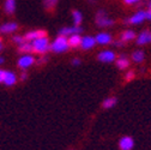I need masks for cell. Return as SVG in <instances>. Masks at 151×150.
<instances>
[{"label":"cell","mask_w":151,"mask_h":150,"mask_svg":"<svg viewBox=\"0 0 151 150\" xmlns=\"http://www.w3.org/2000/svg\"><path fill=\"white\" fill-rule=\"evenodd\" d=\"M95 22H96V25L100 27V28H109V27H113L115 24V21L111 19V18L108 16V13L103 9H100L96 12Z\"/></svg>","instance_id":"6da1fadb"},{"label":"cell","mask_w":151,"mask_h":150,"mask_svg":"<svg viewBox=\"0 0 151 150\" xmlns=\"http://www.w3.org/2000/svg\"><path fill=\"white\" fill-rule=\"evenodd\" d=\"M68 48H70V46H68V37H66V36L59 35L50 43V50L54 52V53H58V54L66 52Z\"/></svg>","instance_id":"7a4b0ae2"},{"label":"cell","mask_w":151,"mask_h":150,"mask_svg":"<svg viewBox=\"0 0 151 150\" xmlns=\"http://www.w3.org/2000/svg\"><path fill=\"white\" fill-rule=\"evenodd\" d=\"M31 46H32V52L39 54H46L48 50H50V42L47 39V36L31 41Z\"/></svg>","instance_id":"3957f363"},{"label":"cell","mask_w":151,"mask_h":150,"mask_svg":"<svg viewBox=\"0 0 151 150\" xmlns=\"http://www.w3.org/2000/svg\"><path fill=\"white\" fill-rule=\"evenodd\" d=\"M144 21H146V11L144 10H139L136 13H133L131 17L126 18L124 21L125 24H131V25H138L142 24Z\"/></svg>","instance_id":"277c9868"},{"label":"cell","mask_w":151,"mask_h":150,"mask_svg":"<svg viewBox=\"0 0 151 150\" xmlns=\"http://www.w3.org/2000/svg\"><path fill=\"white\" fill-rule=\"evenodd\" d=\"M97 60L101 63H104V64H109V63H113L116 60V54L114 50L104 49L97 54Z\"/></svg>","instance_id":"5b68a950"},{"label":"cell","mask_w":151,"mask_h":150,"mask_svg":"<svg viewBox=\"0 0 151 150\" xmlns=\"http://www.w3.org/2000/svg\"><path fill=\"white\" fill-rule=\"evenodd\" d=\"M95 40H96V43L100 46H108L113 42V36L107 31H101L96 34Z\"/></svg>","instance_id":"8992f818"},{"label":"cell","mask_w":151,"mask_h":150,"mask_svg":"<svg viewBox=\"0 0 151 150\" xmlns=\"http://www.w3.org/2000/svg\"><path fill=\"white\" fill-rule=\"evenodd\" d=\"M97 43H96V40H95V36H90V35H85V36H82V42H81V46L79 48L83 49V50H90L91 48H93Z\"/></svg>","instance_id":"52a82bcc"},{"label":"cell","mask_w":151,"mask_h":150,"mask_svg":"<svg viewBox=\"0 0 151 150\" xmlns=\"http://www.w3.org/2000/svg\"><path fill=\"white\" fill-rule=\"evenodd\" d=\"M136 43L138 46H145V45L151 43V31L150 30L140 31L136 37Z\"/></svg>","instance_id":"ba28073f"},{"label":"cell","mask_w":151,"mask_h":150,"mask_svg":"<svg viewBox=\"0 0 151 150\" xmlns=\"http://www.w3.org/2000/svg\"><path fill=\"white\" fill-rule=\"evenodd\" d=\"M83 32V28L82 25H72V27H64L59 30V35L61 36H71L74 34H82Z\"/></svg>","instance_id":"9c48e42d"},{"label":"cell","mask_w":151,"mask_h":150,"mask_svg":"<svg viewBox=\"0 0 151 150\" xmlns=\"http://www.w3.org/2000/svg\"><path fill=\"white\" fill-rule=\"evenodd\" d=\"M34 63H35V59L31 54H24L19 58V60H18V66H19L22 70H27Z\"/></svg>","instance_id":"30bf717a"},{"label":"cell","mask_w":151,"mask_h":150,"mask_svg":"<svg viewBox=\"0 0 151 150\" xmlns=\"http://www.w3.org/2000/svg\"><path fill=\"white\" fill-rule=\"evenodd\" d=\"M46 36H47V32L45 30H32V31H29L24 35V40L28 42H31L34 40L41 39V37H46Z\"/></svg>","instance_id":"8fae6325"},{"label":"cell","mask_w":151,"mask_h":150,"mask_svg":"<svg viewBox=\"0 0 151 150\" xmlns=\"http://www.w3.org/2000/svg\"><path fill=\"white\" fill-rule=\"evenodd\" d=\"M134 146V141L129 136H124L119 141V148L120 150H132Z\"/></svg>","instance_id":"7c38bea8"},{"label":"cell","mask_w":151,"mask_h":150,"mask_svg":"<svg viewBox=\"0 0 151 150\" xmlns=\"http://www.w3.org/2000/svg\"><path fill=\"white\" fill-rule=\"evenodd\" d=\"M115 65L119 70H126L127 67H129V59L125 54H121V55H119V58H116Z\"/></svg>","instance_id":"4fadbf2b"},{"label":"cell","mask_w":151,"mask_h":150,"mask_svg":"<svg viewBox=\"0 0 151 150\" xmlns=\"http://www.w3.org/2000/svg\"><path fill=\"white\" fill-rule=\"evenodd\" d=\"M136 37H137L136 32H134L133 30H129V29H127V30H125V31H122V32L120 34V40L124 41L125 43L136 40Z\"/></svg>","instance_id":"5bb4252c"},{"label":"cell","mask_w":151,"mask_h":150,"mask_svg":"<svg viewBox=\"0 0 151 150\" xmlns=\"http://www.w3.org/2000/svg\"><path fill=\"white\" fill-rule=\"evenodd\" d=\"M82 42V36L81 34H74L68 36V46L70 48H78Z\"/></svg>","instance_id":"9a60e30c"},{"label":"cell","mask_w":151,"mask_h":150,"mask_svg":"<svg viewBox=\"0 0 151 150\" xmlns=\"http://www.w3.org/2000/svg\"><path fill=\"white\" fill-rule=\"evenodd\" d=\"M131 58H132V61H133V63L140 64V63H143L144 59H145V53H144L142 49H137V50H134L133 53H132Z\"/></svg>","instance_id":"2e32d148"},{"label":"cell","mask_w":151,"mask_h":150,"mask_svg":"<svg viewBox=\"0 0 151 150\" xmlns=\"http://www.w3.org/2000/svg\"><path fill=\"white\" fill-rule=\"evenodd\" d=\"M18 29V24L17 23H6V24H3L0 27V32L3 34H10V32H13Z\"/></svg>","instance_id":"e0dca14e"},{"label":"cell","mask_w":151,"mask_h":150,"mask_svg":"<svg viewBox=\"0 0 151 150\" xmlns=\"http://www.w3.org/2000/svg\"><path fill=\"white\" fill-rule=\"evenodd\" d=\"M16 82H17V76H16V74H14L13 72L7 71V72H6V74H5V79H4L5 85L11 87V85H14V84H16Z\"/></svg>","instance_id":"ac0fdd59"},{"label":"cell","mask_w":151,"mask_h":150,"mask_svg":"<svg viewBox=\"0 0 151 150\" xmlns=\"http://www.w3.org/2000/svg\"><path fill=\"white\" fill-rule=\"evenodd\" d=\"M72 19H73V25H82L83 22V14L78 10L72 11Z\"/></svg>","instance_id":"d6986e66"},{"label":"cell","mask_w":151,"mask_h":150,"mask_svg":"<svg viewBox=\"0 0 151 150\" xmlns=\"http://www.w3.org/2000/svg\"><path fill=\"white\" fill-rule=\"evenodd\" d=\"M116 102H118L116 97L110 96V97H107V99L103 100V102H102V107H103L104 109H109V108H113V107H114V106L116 105Z\"/></svg>","instance_id":"ffe728a7"},{"label":"cell","mask_w":151,"mask_h":150,"mask_svg":"<svg viewBox=\"0 0 151 150\" xmlns=\"http://www.w3.org/2000/svg\"><path fill=\"white\" fill-rule=\"evenodd\" d=\"M16 10V0H6L5 1V11L11 14Z\"/></svg>","instance_id":"44dd1931"},{"label":"cell","mask_w":151,"mask_h":150,"mask_svg":"<svg viewBox=\"0 0 151 150\" xmlns=\"http://www.w3.org/2000/svg\"><path fill=\"white\" fill-rule=\"evenodd\" d=\"M19 52L25 53V54H30V53L32 52V46H31V42L25 41L24 43L19 45Z\"/></svg>","instance_id":"7402d4cb"},{"label":"cell","mask_w":151,"mask_h":150,"mask_svg":"<svg viewBox=\"0 0 151 150\" xmlns=\"http://www.w3.org/2000/svg\"><path fill=\"white\" fill-rule=\"evenodd\" d=\"M56 3H58V0H45V7L48 11H52L55 7Z\"/></svg>","instance_id":"603a6c76"},{"label":"cell","mask_w":151,"mask_h":150,"mask_svg":"<svg viewBox=\"0 0 151 150\" xmlns=\"http://www.w3.org/2000/svg\"><path fill=\"white\" fill-rule=\"evenodd\" d=\"M134 76H136V72H134L133 70H129V71H127L126 74H125V79H126V81H132V79L134 78Z\"/></svg>","instance_id":"cb8c5ba5"},{"label":"cell","mask_w":151,"mask_h":150,"mask_svg":"<svg viewBox=\"0 0 151 150\" xmlns=\"http://www.w3.org/2000/svg\"><path fill=\"white\" fill-rule=\"evenodd\" d=\"M12 40H13V42H16V43H18V45H22V43L25 42L24 36H13Z\"/></svg>","instance_id":"d4e9b609"},{"label":"cell","mask_w":151,"mask_h":150,"mask_svg":"<svg viewBox=\"0 0 151 150\" xmlns=\"http://www.w3.org/2000/svg\"><path fill=\"white\" fill-rule=\"evenodd\" d=\"M125 45H126V43H125L124 41H121L120 39H119V40H115V41H113V46L116 47V48H122Z\"/></svg>","instance_id":"484cf974"},{"label":"cell","mask_w":151,"mask_h":150,"mask_svg":"<svg viewBox=\"0 0 151 150\" xmlns=\"http://www.w3.org/2000/svg\"><path fill=\"white\" fill-rule=\"evenodd\" d=\"M124 3L126 5H136L140 3V0H124Z\"/></svg>","instance_id":"4316f807"},{"label":"cell","mask_w":151,"mask_h":150,"mask_svg":"<svg viewBox=\"0 0 151 150\" xmlns=\"http://www.w3.org/2000/svg\"><path fill=\"white\" fill-rule=\"evenodd\" d=\"M71 64H72L73 66H79V65L82 64V60H81V59H78V58H74V59L71 61Z\"/></svg>","instance_id":"83f0119b"},{"label":"cell","mask_w":151,"mask_h":150,"mask_svg":"<svg viewBox=\"0 0 151 150\" xmlns=\"http://www.w3.org/2000/svg\"><path fill=\"white\" fill-rule=\"evenodd\" d=\"M5 74H6V71L0 70V83H4V79H5Z\"/></svg>","instance_id":"f1b7e54d"},{"label":"cell","mask_w":151,"mask_h":150,"mask_svg":"<svg viewBox=\"0 0 151 150\" xmlns=\"http://www.w3.org/2000/svg\"><path fill=\"white\" fill-rule=\"evenodd\" d=\"M146 21H151V9H147L146 11Z\"/></svg>","instance_id":"f546056e"},{"label":"cell","mask_w":151,"mask_h":150,"mask_svg":"<svg viewBox=\"0 0 151 150\" xmlns=\"http://www.w3.org/2000/svg\"><path fill=\"white\" fill-rule=\"evenodd\" d=\"M27 77H28L27 72H23V73L21 74V78H22V81H25V79H27Z\"/></svg>","instance_id":"4dcf8cb0"},{"label":"cell","mask_w":151,"mask_h":150,"mask_svg":"<svg viewBox=\"0 0 151 150\" xmlns=\"http://www.w3.org/2000/svg\"><path fill=\"white\" fill-rule=\"evenodd\" d=\"M47 61V59H45V58H42V59H40L39 61H37V64H43V63H46Z\"/></svg>","instance_id":"1f68e13d"},{"label":"cell","mask_w":151,"mask_h":150,"mask_svg":"<svg viewBox=\"0 0 151 150\" xmlns=\"http://www.w3.org/2000/svg\"><path fill=\"white\" fill-rule=\"evenodd\" d=\"M146 5H147V9H151V0H149Z\"/></svg>","instance_id":"d6a6232c"},{"label":"cell","mask_w":151,"mask_h":150,"mask_svg":"<svg viewBox=\"0 0 151 150\" xmlns=\"http://www.w3.org/2000/svg\"><path fill=\"white\" fill-rule=\"evenodd\" d=\"M3 63H4V58L0 57V64H3Z\"/></svg>","instance_id":"836d02e7"},{"label":"cell","mask_w":151,"mask_h":150,"mask_svg":"<svg viewBox=\"0 0 151 150\" xmlns=\"http://www.w3.org/2000/svg\"><path fill=\"white\" fill-rule=\"evenodd\" d=\"M1 49H3V45H1V43H0V50H1Z\"/></svg>","instance_id":"e575fe53"},{"label":"cell","mask_w":151,"mask_h":150,"mask_svg":"<svg viewBox=\"0 0 151 150\" xmlns=\"http://www.w3.org/2000/svg\"><path fill=\"white\" fill-rule=\"evenodd\" d=\"M0 43H1V39H0Z\"/></svg>","instance_id":"d590c367"}]
</instances>
